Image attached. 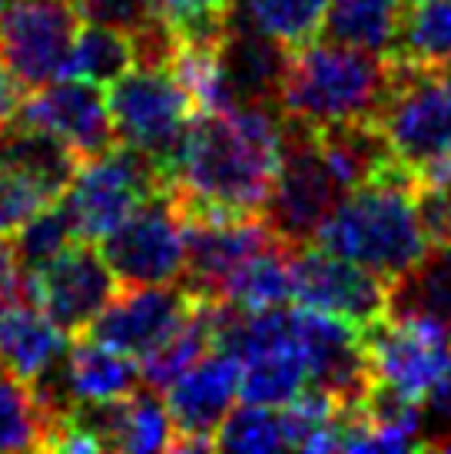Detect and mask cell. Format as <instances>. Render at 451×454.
I'll list each match as a JSON object with an SVG mask.
<instances>
[{
    "instance_id": "6da1fadb",
    "label": "cell",
    "mask_w": 451,
    "mask_h": 454,
    "mask_svg": "<svg viewBox=\"0 0 451 454\" xmlns=\"http://www.w3.org/2000/svg\"><path fill=\"white\" fill-rule=\"evenodd\" d=\"M282 156V106L249 103L196 114L176 160L170 196L183 219L263 215Z\"/></svg>"
},
{
    "instance_id": "7a4b0ae2",
    "label": "cell",
    "mask_w": 451,
    "mask_h": 454,
    "mask_svg": "<svg viewBox=\"0 0 451 454\" xmlns=\"http://www.w3.org/2000/svg\"><path fill=\"white\" fill-rule=\"evenodd\" d=\"M415 173L395 160L345 196L319 229L315 246L372 269L385 282L405 276L431 249L415 213Z\"/></svg>"
},
{
    "instance_id": "3957f363",
    "label": "cell",
    "mask_w": 451,
    "mask_h": 454,
    "mask_svg": "<svg viewBox=\"0 0 451 454\" xmlns=\"http://www.w3.org/2000/svg\"><path fill=\"white\" fill-rule=\"evenodd\" d=\"M392 76L395 64L389 57L313 37L289 51L279 106L286 116L313 129L359 120L378 123L392 93Z\"/></svg>"
},
{
    "instance_id": "277c9868",
    "label": "cell",
    "mask_w": 451,
    "mask_h": 454,
    "mask_svg": "<svg viewBox=\"0 0 451 454\" xmlns=\"http://www.w3.org/2000/svg\"><path fill=\"white\" fill-rule=\"evenodd\" d=\"M345 196L349 186L319 150L315 129L282 114V156L263 209L273 236L292 249L313 246L319 229L326 226V219Z\"/></svg>"
},
{
    "instance_id": "5b68a950",
    "label": "cell",
    "mask_w": 451,
    "mask_h": 454,
    "mask_svg": "<svg viewBox=\"0 0 451 454\" xmlns=\"http://www.w3.org/2000/svg\"><path fill=\"white\" fill-rule=\"evenodd\" d=\"M392 64V93L378 116L392 156L415 179L451 176V90L435 70Z\"/></svg>"
},
{
    "instance_id": "8992f818",
    "label": "cell",
    "mask_w": 451,
    "mask_h": 454,
    "mask_svg": "<svg viewBox=\"0 0 451 454\" xmlns=\"http://www.w3.org/2000/svg\"><path fill=\"white\" fill-rule=\"evenodd\" d=\"M107 103L120 143L146 153L166 173V179H173L189 120L196 116L193 100L173 70L133 67L130 74L110 83Z\"/></svg>"
},
{
    "instance_id": "52a82bcc",
    "label": "cell",
    "mask_w": 451,
    "mask_h": 454,
    "mask_svg": "<svg viewBox=\"0 0 451 454\" xmlns=\"http://www.w3.org/2000/svg\"><path fill=\"white\" fill-rule=\"evenodd\" d=\"M166 186V173L146 153L116 143L110 153L80 163L74 183L67 186L63 209L74 223L76 239L100 242Z\"/></svg>"
},
{
    "instance_id": "ba28073f",
    "label": "cell",
    "mask_w": 451,
    "mask_h": 454,
    "mask_svg": "<svg viewBox=\"0 0 451 454\" xmlns=\"http://www.w3.org/2000/svg\"><path fill=\"white\" fill-rule=\"evenodd\" d=\"M83 13L76 0H4L0 4V57L24 93L70 74Z\"/></svg>"
},
{
    "instance_id": "9c48e42d",
    "label": "cell",
    "mask_w": 451,
    "mask_h": 454,
    "mask_svg": "<svg viewBox=\"0 0 451 454\" xmlns=\"http://www.w3.org/2000/svg\"><path fill=\"white\" fill-rule=\"evenodd\" d=\"M100 255L120 286H166L186 269V226L170 186L100 239Z\"/></svg>"
},
{
    "instance_id": "30bf717a",
    "label": "cell",
    "mask_w": 451,
    "mask_h": 454,
    "mask_svg": "<svg viewBox=\"0 0 451 454\" xmlns=\"http://www.w3.org/2000/svg\"><path fill=\"white\" fill-rule=\"evenodd\" d=\"M116 295V276L90 242L76 239L60 255L27 272V299L67 335H83Z\"/></svg>"
},
{
    "instance_id": "8fae6325",
    "label": "cell",
    "mask_w": 451,
    "mask_h": 454,
    "mask_svg": "<svg viewBox=\"0 0 451 454\" xmlns=\"http://www.w3.org/2000/svg\"><path fill=\"white\" fill-rule=\"evenodd\" d=\"M296 341L305 358L309 388L322 391L338 408H355L376 385L372 358L359 325L315 309H296Z\"/></svg>"
},
{
    "instance_id": "7c38bea8",
    "label": "cell",
    "mask_w": 451,
    "mask_h": 454,
    "mask_svg": "<svg viewBox=\"0 0 451 454\" xmlns=\"http://www.w3.org/2000/svg\"><path fill=\"white\" fill-rule=\"evenodd\" d=\"M296 302L352 325H372L389 312V282L372 269L342 259L322 246H302L292 255Z\"/></svg>"
},
{
    "instance_id": "4fadbf2b",
    "label": "cell",
    "mask_w": 451,
    "mask_h": 454,
    "mask_svg": "<svg viewBox=\"0 0 451 454\" xmlns=\"http://www.w3.org/2000/svg\"><path fill=\"white\" fill-rule=\"evenodd\" d=\"M196 302L200 299L183 289V282L130 286V292L113 295V302L90 322L83 335L123 355L146 358L186 322Z\"/></svg>"
},
{
    "instance_id": "5bb4252c",
    "label": "cell",
    "mask_w": 451,
    "mask_h": 454,
    "mask_svg": "<svg viewBox=\"0 0 451 454\" xmlns=\"http://www.w3.org/2000/svg\"><path fill=\"white\" fill-rule=\"evenodd\" d=\"M13 120L60 137L83 163L110 153L120 143L103 87L80 76H63L34 90V97L20 100V110Z\"/></svg>"
},
{
    "instance_id": "9a60e30c",
    "label": "cell",
    "mask_w": 451,
    "mask_h": 454,
    "mask_svg": "<svg viewBox=\"0 0 451 454\" xmlns=\"http://www.w3.org/2000/svg\"><path fill=\"white\" fill-rule=\"evenodd\" d=\"M378 385H389L405 398L425 402L448 362L451 339L441 328L418 318L382 316L362 328Z\"/></svg>"
},
{
    "instance_id": "2e32d148",
    "label": "cell",
    "mask_w": 451,
    "mask_h": 454,
    "mask_svg": "<svg viewBox=\"0 0 451 454\" xmlns=\"http://www.w3.org/2000/svg\"><path fill=\"white\" fill-rule=\"evenodd\" d=\"M239 358L210 352L166 388V408L176 428L170 451H216V431L239 398Z\"/></svg>"
},
{
    "instance_id": "e0dca14e",
    "label": "cell",
    "mask_w": 451,
    "mask_h": 454,
    "mask_svg": "<svg viewBox=\"0 0 451 454\" xmlns=\"http://www.w3.org/2000/svg\"><path fill=\"white\" fill-rule=\"evenodd\" d=\"M186 226V269L183 289L196 299L219 302L226 289L252 255L276 239L263 215L246 219H183Z\"/></svg>"
},
{
    "instance_id": "ac0fdd59",
    "label": "cell",
    "mask_w": 451,
    "mask_h": 454,
    "mask_svg": "<svg viewBox=\"0 0 451 454\" xmlns=\"http://www.w3.org/2000/svg\"><path fill=\"white\" fill-rule=\"evenodd\" d=\"M289 51L292 47L263 34L259 27H252L236 7L229 17L226 34L216 43L226 110L249 106V103H279L282 76H286L289 67Z\"/></svg>"
},
{
    "instance_id": "d6986e66",
    "label": "cell",
    "mask_w": 451,
    "mask_h": 454,
    "mask_svg": "<svg viewBox=\"0 0 451 454\" xmlns=\"http://www.w3.org/2000/svg\"><path fill=\"white\" fill-rule=\"evenodd\" d=\"M67 355V332L30 299L0 305V362L37 385Z\"/></svg>"
},
{
    "instance_id": "ffe728a7",
    "label": "cell",
    "mask_w": 451,
    "mask_h": 454,
    "mask_svg": "<svg viewBox=\"0 0 451 454\" xmlns=\"http://www.w3.org/2000/svg\"><path fill=\"white\" fill-rule=\"evenodd\" d=\"M392 318H418L451 339V246H431L418 262L389 282Z\"/></svg>"
},
{
    "instance_id": "44dd1931",
    "label": "cell",
    "mask_w": 451,
    "mask_h": 454,
    "mask_svg": "<svg viewBox=\"0 0 451 454\" xmlns=\"http://www.w3.org/2000/svg\"><path fill=\"white\" fill-rule=\"evenodd\" d=\"M80 163L83 160L60 137H53L47 129L17 123V120L0 127V166L30 176L44 190H51L57 200L74 183Z\"/></svg>"
},
{
    "instance_id": "7402d4cb",
    "label": "cell",
    "mask_w": 451,
    "mask_h": 454,
    "mask_svg": "<svg viewBox=\"0 0 451 454\" xmlns=\"http://www.w3.org/2000/svg\"><path fill=\"white\" fill-rule=\"evenodd\" d=\"M405 7V0H328L319 37L392 57Z\"/></svg>"
},
{
    "instance_id": "603a6c76",
    "label": "cell",
    "mask_w": 451,
    "mask_h": 454,
    "mask_svg": "<svg viewBox=\"0 0 451 454\" xmlns=\"http://www.w3.org/2000/svg\"><path fill=\"white\" fill-rule=\"evenodd\" d=\"M239 365H242L239 398L249 404L282 408V404L296 402L302 391H305V385H309L305 358H302L299 341L296 339L249 355V358H242Z\"/></svg>"
},
{
    "instance_id": "cb8c5ba5",
    "label": "cell",
    "mask_w": 451,
    "mask_h": 454,
    "mask_svg": "<svg viewBox=\"0 0 451 454\" xmlns=\"http://www.w3.org/2000/svg\"><path fill=\"white\" fill-rule=\"evenodd\" d=\"M213 305L210 299H200L196 309L189 312V318L176 328L173 335L150 352L146 358H139V375L143 385H150L156 391H166L183 372L196 365L200 358H206L210 352H216V332H213Z\"/></svg>"
},
{
    "instance_id": "d4e9b609",
    "label": "cell",
    "mask_w": 451,
    "mask_h": 454,
    "mask_svg": "<svg viewBox=\"0 0 451 454\" xmlns=\"http://www.w3.org/2000/svg\"><path fill=\"white\" fill-rule=\"evenodd\" d=\"M53 421L30 381L0 362V451H51Z\"/></svg>"
},
{
    "instance_id": "484cf974",
    "label": "cell",
    "mask_w": 451,
    "mask_h": 454,
    "mask_svg": "<svg viewBox=\"0 0 451 454\" xmlns=\"http://www.w3.org/2000/svg\"><path fill=\"white\" fill-rule=\"evenodd\" d=\"M389 60L435 74L445 70L451 64V0H412V7H405Z\"/></svg>"
},
{
    "instance_id": "4316f807",
    "label": "cell",
    "mask_w": 451,
    "mask_h": 454,
    "mask_svg": "<svg viewBox=\"0 0 451 454\" xmlns=\"http://www.w3.org/2000/svg\"><path fill=\"white\" fill-rule=\"evenodd\" d=\"M292 255H296L292 246L273 239L233 276L226 299L242 309H276V305L296 302Z\"/></svg>"
},
{
    "instance_id": "83f0119b",
    "label": "cell",
    "mask_w": 451,
    "mask_h": 454,
    "mask_svg": "<svg viewBox=\"0 0 451 454\" xmlns=\"http://www.w3.org/2000/svg\"><path fill=\"white\" fill-rule=\"evenodd\" d=\"M176 438L173 418L166 408V398L150 385H139L133 395L120 398V421H116V438L113 451L130 454H153L170 451Z\"/></svg>"
},
{
    "instance_id": "f1b7e54d",
    "label": "cell",
    "mask_w": 451,
    "mask_h": 454,
    "mask_svg": "<svg viewBox=\"0 0 451 454\" xmlns=\"http://www.w3.org/2000/svg\"><path fill=\"white\" fill-rule=\"evenodd\" d=\"M133 67H137V57H133L130 34L87 20V27H80V34H76L67 76H80V80H90L97 87H110L113 80L130 74Z\"/></svg>"
},
{
    "instance_id": "f546056e",
    "label": "cell",
    "mask_w": 451,
    "mask_h": 454,
    "mask_svg": "<svg viewBox=\"0 0 451 454\" xmlns=\"http://www.w3.org/2000/svg\"><path fill=\"white\" fill-rule=\"evenodd\" d=\"M236 7L263 34L286 47H299L322 30L328 0H236Z\"/></svg>"
},
{
    "instance_id": "4dcf8cb0",
    "label": "cell",
    "mask_w": 451,
    "mask_h": 454,
    "mask_svg": "<svg viewBox=\"0 0 451 454\" xmlns=\"http://www.w3.org/2000/svg\"><path fill=\"white\" fill-rule=\"evenodd\" d=\"M286 448L282 411L269 404H242L223 418L216 431V451H279Z\"/></svg>"
},
{
    "instance_id": "1f68e13d",
    "label": "cell",
    "mask_w": 451,
    "mask_h": 454,
    "mask_svg": "<svg viewBox=\"0 0 451 454\" xmlns=\"http://www.w3.org/2000/svg\"><path fill=\"white\" fill-rule=\"evenodd\" d=\"M236 11V0H160V17L179 43H219Z\"/></svg>"
},
{
    "instance_id": "d6a6232c",
    "label": "cell",
    "mask_w": 451,
    "mask_h": 454,
    "mask_svg": "<svg viewBox=\"0 0 451 454\" xmlns=\"http://www.w3.org/2000/svg\"><path fill=\"white\" fill-rule=\"evenodd\" d=\"M76 242L74 223L63 209V202H53L44 213H37L24 229H17V239H13V249H17V259L24 265V272L44 265L47 259L60 255L67 246Z\"/></svg>"
},
{
    "instance_id": "836d02e7",
    "label": "cell",
    "mask_w": 451,
    "mask_h": 454,
    "mask_svg": "<svg viewBox=\"0 0 451 454\" xmlns=\"http://www.w3.org/2000/svg\"><path fill=\"white\" fill-rule=\"evenodd\" d=\"M57 196L44 190L30 176L0 166V236H11L17 229H24L37 213L53 206Z\"/></svg>"
},
{
    "instance_id": "e575fe53",
    "label": "cell",
    "mask_w": 451,
    "mask_h": 454,
    "mask_svg": "<svg viewBox=\"0 0 451 454\" xmlns=\"http://www.w3.org/2000/svg\"><path fill=\"white\" fill-rule=\"evenodd\" d=\"M415 213L431 246H451V176L415 179Z\"/></svg>"
},
{
    "instance_id": "d590c367",
    "label": "cell",
    "mask_w": 451,
    "mask_h": 454,
    "mask_svg": "<svg viewBox=\"0 0 451 454\" xmlns=\"http://www.w3.org/2000/svg\"><path fill=\"white\" fill-rule=\"evenodd\" d=\"M76 7L90 24L116 27L123 34H137L160 17V0H76Z\"/></svg>"
},
{
    "instance_id": "8d00e7d4",
    "label": "cell",
    "mask_w": 451,
    "mask_h": 454,
    "mask_svg": "<svg viewBox=\"0 0 451 454\" xmlns=\"http://www.w3.org/2000/svg\"><path fill=\"white\" fill-rule=\"evenodd\" d=\"M13 299H27V272L17 259L13 242L0 236V305Z\"/></svg>"
},
{
    "instance_id": "74e56055",
    "label": "cell",
    "mask_w": 451,
    "mask_h": 454,
    "mask_svg": "<svg viewBox=\"0 0 451 454\" xmlns=\"http://www.w3.org/2000/svg\"><path fill=\"white\" fill-rule=\"evenodd\" d=\"M428 418L435 421L431 431H451V348H448V362L441 368L439 381L428 391Z\"/></svg>"
},
{
    "instance_id": "f35d334b",
    "label": "cell",
    "mask_w": 451,
    "mask_h": 454,
    "mask_svg": "<svg viewBox=\"0 0 451 454\" xmlns=\"http://www.w3.org/2000/svg\"><path fill=\"white\" fill-rule=\"evenodd\" d=\"M20 100H24V90H20V83L11 76V70L0 64V127L11 123L13 116H17Z\"/></svg>"
},
{
    "instance_id": "ab89813d",
    "label": "cell",
    "mask_w": 451,
    "mask_h": 454,
    "mask_svg": "<svg viewBox=\"0 0 451 454\" xmlns=\"http://www.w3.org/2000/svg\"><path fill=\"white\" fill-rule=\"evenodd\" d=\"M439 76H441V80H445V87L451 90V64L445 67V70H439Z\"/></svg>"
},
{
    "instance_id": "60d3db41",
    "label": "cell",
    "mask_w": 451,
    "mask_h": 454,
    "mask_svg": "<svg viewBox=\"0 0 451 454\" xmlns=\"http://www.w3.org/2000/svg\"><path fill=\"white\" fill-rule=\"evenodd\" d=\"M0 4H4V0H0Z\"/></svg>"
}]
</instances>
